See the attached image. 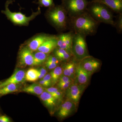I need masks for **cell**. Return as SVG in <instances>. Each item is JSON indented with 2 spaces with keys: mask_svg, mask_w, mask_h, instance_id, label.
Returning a JSON list of instances; mask_svg holds the SVG:
<instances>
[{
  "mask_svg": "<svg viewBox=\"0 0 122 122\" xmlns=\"http://www.w3.org/2000/svg\"><path fill=\"white\" fill-rule=\"evenodd\" d=\"M99 22L89 13L84 12L73 17L72 25L76 33L86 36L96 33Z\"/></svg>",
  "mask_w": 122,
  "mask_h": 122,
  "instance_id": "cell-1",
  "label": "cell"
},
{
  "mask_svg": "<svg viewBox=\"0 0 122 122\" xmlns=\"http://www.w3.org/2000/svg\"><path fill=\"white\" fill-rule=\"evenodd\" d=\"M12 2V0L7 1L5 4V10H2L1 12L6 16L8 20L12 22L14 25L20 26H26L29 25L30 21L33 20L37 16L41 13L40 7H38L37 11L33 12L31 16L26 17L25 14L20 12H12L9 9V5Z\"/></svg>",
  "mask_w": 122,
  "mask_h": 122,
  "instance_id": "cell-2",
  "label": "cell"
},
{
  "mask_svg": "<svg viewBox=\"0 0 122 122\" xmlns=\"http://www.w3.org/2000/svg\"><path fill=\"white\" fill-rule=\"evenodd\" d=\"M89 9V14L98 22L116 25L112 13L109 8L98 2H92Z\"/></svg>",
  "mask_w": 122,
  "mask_h": 122,
  "instance_id": "cell-3",
  "label": "cell"
},
{
  "mask_svg": "<svg viewBox=\"0 0 122 122\" xmlns=\"http://www.w3.org/2000/svg\"><path fill=\"white\" fill-rule=\"evenodd\" d=\"M46 13L48 20L57 28L63 30L67 27V11L64 6L58 5L50 7Z\"/></svg>",
  "mask_w": 122,
  "mask_h": 122,
  "instance_id": "cell-4",
  "label": "cell"
},
{
  "mask_svg": "<svg viewBox=\"0 0 122 122\" xmlns=\"http://www.w3.org/2000/svg\"><path fill=\"white\" fill-rule=\"evenodd\" d=\"M72 52L78 60H81L86 57L89 56L85 36L78 33L74 34Z\"/></svg>",
  "mask_w": 122,
  "mask_h": 122,
  "instance_id": "cell-5",
  "label": "cell"
},
{
  "mask_svg": "<svg viewBox=\"0 0 122 122\" xmlns=\"http://www.w3.org/2000/svg\"><path fill=\"white\" fill-rule=\"evenodd\" d=\"M63 2L67 13L72 17L85 12L89 4L86 0H63Z\"/></svg>",
  "mask_w": 122,
  "mask_h": 122,
  "instance_id": "cell-6",
  "label": "cell"
},
{
  "mask_svg": "<svg viewBox=\"0 0 122 122\" xmlns=\"http://www.w3.org/2000/svg\"><path fill=\"white\" fill-rule=\"evenodd\" d=\"M86 86L73 82L66 90V97L67 99L74 103L77 106Z\"/></svg>",
  "mask_w": 122,
  "mask_h": 122,
  "instance_id": "cell-7",
  "label": "cell"
},
{
  "mask_svg": "<svg viewBox=\"0 0 122 122\" xmlns=\"http://www.w3.org/2000/svg\"><path fill=\"white\" fill-rule=\"evenodd\" d=\"M74 34L72 33H66L56 37L57 48L63 49L72 52V42Z\"/></svg>",
  "mask_w": 122,
  "mask_h": 122,
  "instance_id": "cell-8",
  "label": "cell"
},
{
  "mask_svg": "<svg viewBox=\"0 0 122 122\" xmlns=\"http://www.w3.org/2000/svg\"><path fill=\"white\" fill-rule=\"evenodd\" d=\"M18 61L20 65L33 66L34 56L33 52L26 46H22L19 51Z\"/></svg>",
  "mask_w": 122,
  "mask_h": 122,
  "instance_id": "cell-9",
  "label": "cell"
},
{
  "mask_svg": "<svg viewBox=\"0 0 122 122\" xmlns=\"http://www.w3.org/2000/svg\"><path fill=\"white\" fill-rule=\"evenodd\" d=\"M81 61L82 66L91 75L98 69L101 64L98 60L90 56Z\"/></svg>",
  "mask_w": 122,
  "mask_h": 122,
  "instance_id": "cell-10",
  "label": "cell"
},
{
  "mask_svg": "<svg viewBox=\"0 0 122 122\" xmlns=\"http://www.w3.org/2000/svg\"><path fill=\"white\" fill-rule=\"evenodd\" d=\"M52 36L45 34H40L33 37L26 43V46L32 52L37 51L39 46Z\"/></svg>",
  "mask_w": 122,
  "mask_h": 122,
  "instance_id": "cell-11",
  "label": "cell"
},
{
  "mask_svg": "<svg viewBox=\"0 0 122 122\" xmlns=\"http://www.w3.org/2000/svg\"><path fill=\"white\" fill-rule=\"evenodd\" d=\"M90 75L82 67L81 62L76 65L75 69V82L86 85L88 83Z\"/></svg>",
  "mask_w": 122,
  "mask_h": 122,
  "instance_id": "cell-12",
  "label": "cell"
},
{
  "mask_svg": "<svg viewBox=\"0 0 122 122\" xmlns=\"http://www.w3.org/2000/svg\"><path fill=\"white\" fill-rule=\"evenodd\" d=\"M76 107L74 103L67 99L60 107L58 112V115L61 118L67 117L74 111Z\"/></svg>",
  "mask_w": 122,
  "mask_h": 122,
  "instance_id": "cell-13",
  "label": "cell"
},
{
  "mask_svg": "<svg viewBox=\"0 0 122 122\" xmlns=\"http://www.w3.org/2000/svg\"><path fill=\"white\" fill-rule=\"evenodd\" d=\"M25 72L23 70H16L10 77L0 84V88L10 83L18 84L22 82L25 78Z\"/></svg>",
  "mask_w": 122,
  "mask_h": 122,
  "instance_id": "cell-14",
  "label": "cell"
},
{
  "mask_svg": "<svg viewBox=\"0 0 122 122\" xmlns=\"http://www.w3.org/2000/svg\"><path fill=\"white\" fill-rule=\"evenodd\" d=\"M92 2L102 4L116 12H122V0H93Z\"/></svg>",
  "mask_w": 122,
  "mask_h": 122,
  "instance_id": "cell-15",
  "label": "cell"
},
{
  "mask_svg": "<svg viewBox=\"0 0 122 122\" xmlns=\"http://www.w3.org/2000/svg\"><path fill=\"white\" fill-rule=\"evenodd\" d=\"M57 44L56 37L52 36L50 38L44 42L41 45L39 46L37 51L49 54L57 48Z\"/></svg>",
  "mask_w": 122,
  "mask_h": 122,
  "instance_id": "cell-16",
  "label": "cell"
},
{
  "mask_svg": "<svg viewBox=\"0 0 122 122\" xmlns=\"http://www.w3.org/2000/svg\"><path fill=\"white\" fill-rule=\"evenodd\" d=\"M39 97L46 106L49 108H52L56 106L57 100L47 92L45 91L40 95Z\"/></svg>",
  "mask_w": 122,
  "mask_h": 122,
  "instance_id": "cell-17",
  "label": "cell"
},
{
  "mask_svg": "<svg viewBox=\"0 0 122 122\" xmlns=\"http://www.w3.org/2000/svg\"><path fill=\"white\" fill-rule=\"evenodd\" d=\"M22 91L29 93L40 95L45 91V90L40 84L34 83L24 87Z\"/></svg>",
  "mask_w": 122,
  "mask_h": 122,
  "instance_id": "cell-18",
  "label": "cell"
},
{
  "mask_svg": "<svg viewBox=\"0 0 122 122\" xmlns=\"http://www.w3.org/2000/svg\"><path fill=\"white\" fill-rule=\"evenodd\" d=\"M33 66L41 65L46 61L48 56V54L37 51L33 53Z\"/></svg>",
  "mask_w": 122,
  "mask_h": 122,
  "instance_id": "cell-19",
  "label": "cell"
},
{
  "mask_svg": "<svg viewBox=\"0 0 122 122\" xmlns=\"http://www.w3.org/2000/svg\"><path fill=\"white\" fill-rule=\"evenodd\" d=\"M55 50V56L59 61H66L70 58V53L65 50L58 48Z\"/></svg>",
  "mask_w": 122,
  "mask_h": 122,
  "instance_id": "cell-20",
  "label": "cell"
},
{
  "mask_svg": "<svg viewBox=\"0 0 122 122\" xmlns=\"http://www.w3.org/2000/svg\"><path fill=\"white\" fill-rule=\"evenodd\" d=\"M52 85L57 83L60 77L62 74V68L60 66H57L50 72Z\"/></svg>",
  "mask_w": 122,
  "mask_h": 122,
  "instance_id": "cell-21",
  "label": "cell"
},
{
  "mask_svg": "<svg viewBox=\"0 0 122 122\" xmlns=\"http://www.w3.org/2000/svg\"><path fill=\"white\" fill-rule=\"evenodd\" d=\"M18 89L17 84L10 83L0 89V95H4L16 91Z\"/></svg>",
  "mask_w": 122,
  "mask_h": 122,
  "instance_id": "cell-22",
  "label": "cell"
},
{
  "mask_svg": "<svg viewBox=\"0 0 122 122\" xmlns=\"http://www.w3.org/2000/svg\"><path fill=\"white\" fill-rule=\"evenodd\" d=\"M25 78L29 81H35L38 78V70L34 68H30L27 71L25 74Z\"/></svg>",
  "mask_w": 122,
  "mask_h": 122,
  "instance_id": "cell-23",
  "label": "cell"
},
{
  "mask_svg": "<svg viewBox=\"0 0 122 122\" xmlns=\"http://www.w3.org/2000/svg\"><path fill=\"white\" fill-rule=\"evenodd\" d=\"M45 91L51 94V95L57 100H61L63 96L62 92L57 88L55 87H50L45 88Z\"/></svg>",
  "mask_w": 122,
  "mask_h": 122,
  "instance_id": "cell-24",
  "label": "cell"
},
{
  "mask_svg": "<svg viewBox=\"0 0 122 122\" xmlns=\"http://www.w3.org/2000/svg\"><path fill=\"white\" fill-rule=\"evenodd\" d=\"M69 71L72 74L74 79H75V69H76V64L73 61H71L66 64Z\"/></svg>",
  "mask_w": 122,
  "mask_h": 122,
  "instance_id": "cell-25",
  "label": "cell"
},
{
  "mask_svg": "<svg viewBox=\"0 0 122 122\" xmlns=\"http://www.w3.org/2000/svg\"><path fill=\"white\" fill-rule=\"evenodd\" d=\"M37 3L42 7H51L54 6L53 0H38Z\"/></svg>",
  "mask_w": 122,
  "mask_h": 122,
  "instance_id": "cell-26",
  "label": "cell"
},
{
  "mask_svg": "<svg viewBox=\"0 0 122 122\" xmlns=\"http://www.w3.org/2000/svg\"><path fill=\"white\" fill-rule=\"evenodd\" d=\"M73 82V81H70L65 83H58L57 86L60 89L66 90Z\"/></svg>",
  "mask_w": 122,
  "mask_h": 122,
  "instance_id": "cell-27",
  "label": "cell"
},
{
  "mask_svg": "<svg viewBox=\"0 0 122 122\" xmlns=\"http://www.w3.org/2000/svg\"><path fill=\"white\" fill-rule=\"evenodd\" d=\"M73 81V80L72 78L68 76L64 75L62 74L60 77L58 82V83H65V82H67L70 81Z\"/></svg>",
  "mask_w": 122,
  "mask_h": 122,
  "instance_id": "cell-28",
  "label": "cell"
},
{
  "mask_svg": "<svg viewBox=\"0 0 122 122\" xmlns=\"http://www.w3.org/2000/svg\"><path fill=\"white\" fill-rule=\"evenodd\" d=\"M58 64L54 63L48 60H46L45 61L46 66L49 69H53L57 67Z\"/></svg>",
  "mask_w": 122,
  "mask_h": 122,
  "instance_id": "cell-29",
  "label": "cell"
},
{
  "mask_svg": "<svg viewBox=\"0 0 122 122\" xmlns=\"http://www.w3.org/2000/svg\"><path fill=\"white\" fill-rule=\"evenodd\" d=\"M47 71L45 68H42L38 70V79H42L46 74Z\"/></svg>",
  "mask_w": 122,
  "mask_h": 122,
  "instance_id": "cell-30",
  "label": "cell"
},
{
  "mask_svg": "<svg viewBox=\"0 0 122 122\" xmlns=\"http://www.w3.org/2000/svg\"><path fill=\"white\" fill-rule=\"evenodd\" d=\"M39 84L41 86L46 87H49L52 85V83L48 82L45 81H44L42 79L39 81Z\"/></svg>",
  "mask_w": 122,
  "mask_h": 122,
  "instance_id": "cell-31",
  "label": "cell"
},
{
  "mask_svg": "<svg viewBox=\"0 0 122 122\" xmlns=\"http://www.w3.org/2000/svg\"><path fill=\"white\" fill-rule=\"evenodd\" d=\"M42 79L52 83V80H51V77L50 74H48L45 75L44 77L42 78Z\"/></svg>",
  "mask_w": 122,
  "mask_h": 122,
  "instance_id": "cell-32",
  "label": "cell"
},
{
  "mask_svg": "<svg viewBox=\"0 0 122 122\" xmlns=\"http://www.w3.org/2000/svg\"><path fill=\"white\" fill-rule=\"evenodd\" d=\"M10 120L8 117L5 116H0V122H10Z\"/></svg>",
  "mask_w": 122,
  "mask_h": 122,
  "instance_id": "cell-33",
  "label": "cell"
},
{
  "mask_svg": "<svg viewBox=\"0 0 122 122\" xmlns=\"http://www.w3.org/2000/svg\"><path fill=\"white\" fill-rule=\"evenodd\" d=\"M122 16H120L119 19L118 21V27L119 29L120 30H122Z\"/></svg>",
  "mask_w": 122,
  "mask_h": 122,
  "instance_id": "cell-34",
  "label": "cell"
},
{
  "mask_svg": "<svg viewBox=\"0 0 122 122\" xmlns=\"http://www.w3.org/2000/svg\"></svg>",
  "mask_w": 122,
  "mask_h": 122,
  "instance_id": "cell-35",
  "label": "cell"
}]
</instances>
